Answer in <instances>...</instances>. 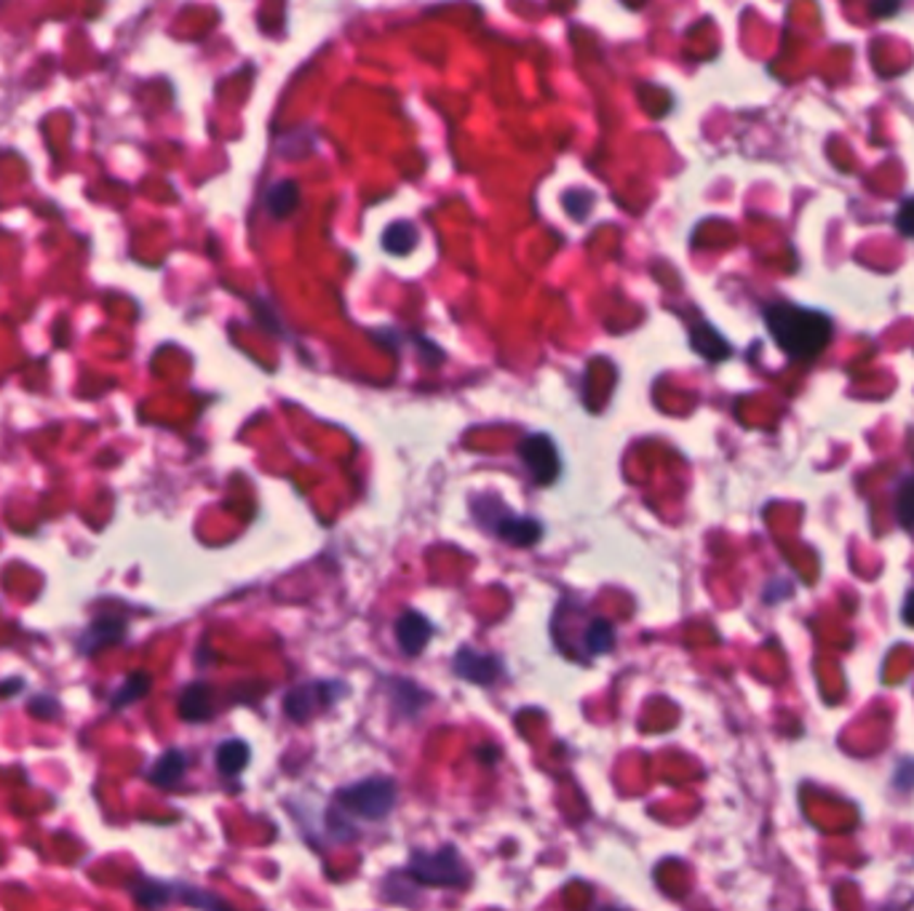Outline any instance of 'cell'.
Here are the masks:
<instances>
[{"instance_id": "6da1fadb", "label": "cell", "mask_w": 914, "mask_h": 911, "mask_svg": "<svg viewBox=\"0 0 914 911\" xmlns=\"http://www.w3.org/2000/svg\"><path fill=\"white\" fill-rule=\"evenodd\" d=\"M764 324L775 345L791 361L819 359L835 332L829 316L795 303H770L764 308Z\"/></svg>"}, {"instance_id": "7a4b0ae2", "label": "cell", "mask_w": 914, "mask_h": 911, "mask_svg": "<svg viewBox=\"0 0 914 911\" xmlns=\"http://www.w3.org/2000/svg\"><path fill=\"white\" fill-rule=\"evenodd\" d=\"M476 518L481 522V527H487L490 533H495L500 540L511 546H535L540 540V524L532 522V518L514 516L503 505V500H498L495 495H479L474 500Z\"/></svg>"}, {"instance_id": "3957f363", "label": "cell", "mask_w": 914, "mask_h": 911, "mask_svg": "<svg viewBox=\"0 0 914 911\" xmlns=\"http://www.w3.org/2000/svg\"><path fill=\"white\" fill-rule=\"evenodd\" d=\"M340 805L345 810L356 812L361 818H372V821H381V818L388 816L394 810L396 803V786L388 778H366V781L356 783V786L343 788L340 792Z\"/></svg>"}, {"instance_id": "277c9868", "label": "cell", "mask_w": 914, "mask_h": 911, "mask_svg": "<svg viewBox=\"0 0 914 911\" xmlns=\"http://www.w3.org/2000/svg\"><path fill=\"white\" fill-rule=\"evenodd\" d=\"M410 874L420 885L458 887L468 882V872L452 847H445L439 852H415L410 861Z\"/></svg>"}, {"instance_id": "5b68a950", "label": "cell", "mask_w": 914, "mask_h": 911, "mask_svg": "<svg viewBox=\"0 0 914 911\" xmlns=\"http://www.w3.org/2000/svg\"><path fill=\"white\" fill-rule=\"evenodd\" d=\"M516 452H519V460L527 465V471H530L535 484L549 487V484H554L556 478H559V471H562L559 452H556V444L551 436H545V434L527 436L525 441L519 444Z\"/></svg>"}, {"instance_id": "8992f818", "label": "cell", "mask_w": 914, "mask_h": 911, "mask_svg": "<svg viewBox=\"0 0 914 911\" xmlns=\"http://www.w3.org/2000/svg\"><path fill=\"white\" fill-rule=\"evenodd\" d=\"M332 688H335V684H302V688L292 690L284 701L286 714H289L295 722H305V719H310L319 711V706L330 703Z\"/></svg>"}, {"instance_id": "52a82bcc", "label": "cell", "mask_w": 914, "mask_h": 911, "mask_svg": "<svg viewBox=\"0 0 914 911\" xmlns=\"http://www.w3.org/2000/svg\"><path fill=\"white\" fill-rule=\"evenodd\" d=\"M434 637V626L425 615L420 613H404L396 623V639H399V647L404 650L407 655H420L425 650V644Z\"/></svg>"}, {"instance_id": "ba28073f", "label": "cell", "mask_w": 914, "mask_h": 911, "mask_svg": "<svg viewBox=\"0 0 914 911\" xmlns=\"http://www.w3.org/2000/svg\"><path fill=\"white\" fill-rule=\"evenodd\" d=\"M458 677L468 679L474 684H490L498 677V660L492 655L474 653V650H460L455 657Z\"/></svg>"}, {"instance_id": "9c48e42d", "label": "cell", "mask_w": 914, "mask_h": 911, "mask_svg": "<svg viewBox=\"0 0 914 911\" xmlns=\"http://www.w3.org/2000/svg\"><path fill=\"white\" fill-rule=\"evenodd\" d=\"M266 206L275 219L295 215V209L300 206V184H297L295 180H281V182L270 184V190L266 195Z\"/></svg>"}, {"instance_id": "30bf717a", "label": "cell", "mask_w": 914, "mask_h": 911, "mask_svg": "<svg viewBox=\"0 0 914 911\" xmlns=\"http://www.w3.org/2000/svg\"><path fill=\"white\" fill-rule=\"evenodd\" d=\"M415 244H417V230H415V224L407 222V219H399V222L385 228L383 249L388 252V255L404 257L415 249Z\"/></svg>"}, {"instance_id": "8fae6325", "label": "cell", "mask_w": 914, "mask_h": 911, "mask_svg": "<svg viewBox=\"0 0 914 911\" xmlns=\"http://www.w3.org/2000/svg\"><path fill=\"white\" fill-rule=\"evenodd\" d=\"M690 345H693V348L709 361H722L730 356V348H728V343H724V337L720 332H715L709 324H698L693 329V334H690Z\"/></svg>"}, {"instance_id": "7c38bea8", "label": "cell", "mask_w": 914, "mask_h": 911, "mask_svg": "<svg viewBox=\"0 0 914 911\" xmlns=\"http://www.w3.org/2000/svg\"><path fill=\"white\" fill-rule=\"evenodd\" d=\"M180 714L188 722H204L211 714V695L206 684H191V688L182 690L180 697Z\"/></svg>"}, {"instance_id": "4fadbf2b", "label": "cell", "mask_w": 914, "mask_h": 911, "mask_svg": "<svg viewBox=\"0 0 914 911\" xmlns=\"http://www.w3.org/2000/svg\"><path fill=\"white\" fill-rule=\"evenodd\" d=\"M185 767H188L185 754L171 748V752L160 754L158 762L153 765L151 781L155 783V786H175V783L185 775Z\"/></svg>"}, {"instance_id": "5bb4252c", "label": "cell", "mask_w": 914, "mask_h": 911, "mask_svg": "<svg viewBox=\"0 0 914 911\" xmlns=\"http://www.w3.org/2000/svg\"><path fill=\"white\" fill-rule=\"evenodd\" d=\"M120 637H124V626H120L118 620L107 618V620L94 623V626L86 631V639H83V644H80V647H83L86 653H96L100 647H107V644L118 642Z\"/></svg>"}, {"instance_id": "9a60e30c", "label": "cell", "mask_w": 914, "mask_h": 911, "mask_svg": "<svg viewBox=\"0 0 914 911\" xmlns=\"http://www.w3.org/2000/svg\"><path fill=\"white\" fill-rule=\"evenodd\" d=\"M249 765V746L244 741H228L217 748V767L226 775H239Z\"/></svg>"}, {"instance_id": "2e32d148", "label": "cell", "mask_w": 914, "mask_h": 911, "mask_svg": "<svg viewBox=\"0 0 914 911\" xmlns=\"http://www.w3.org/2000/svg\"><path fill=\"white\" fill-rule=\"evenodd\" d=\"M585 647L591 655H605L615 647V628L605 618H596L585 628Z\"/></svg>"}, {"instance_id": "e0dca14e", "label": "cell", "mask_w": 914, "mask_h": 911, "mask_svg": "<svg viewBox=\"0 0 914 911\" xmlns=\"http://www.w3.org/2000/svg\"><path fill=\"white\" fill-rule=\"evenodd\" d=\"M896 518L904 529H914V474L901 478L896 489Z\"/></svg>"}, {"instance_id": "ac0fdd59", "label": "cell", "mask_w": 914, "mask_h": 911, "mask_svg": "<svg viewBox=\"0 0 914 911\" xmlns=\"http://www.w3.org/2000/svg\"><path fill=\"white\" fill-rule=\"evenodd\" d=\"M147 690H151V677H145V673H134V677L126 679L124 688L115 690V695H113V701H111V708L129 706V703L140 701V697L145 695Z\"/></svg>"}, {"instance_id": "d6986e66", "label": "cell", "mask_w": 914, "mask_h": 911, "mask_svg": "<svg viewBox=\"0 0 914 911\" xmlns=\"http://www.w3.org/2000/svg\"><path fill=\"white\" fill-rule=\"evenodd\" d=\"M565 206L572 219L583 222V219L589 217L591 206H594V195H591V190H570V193L565 195Z\"/></svg>"}, {"instance_id": "ffe728a7", "label": "cell", "mask_w": 914, "mask_h": 911, "mask_svg": "<svg viewBox=\"0 0 914 911\" xmlns=\"http://www.w3.org/2000/svg\"><path fill=\"white\" fill-rule=\"evenodd\" d=\"M896 228L906 239H914V198H906L896 211Z\"/></svg>"}, {"instance_id": "44dd1931", "label": "cell", "mask_w": 914, "mask_h": 911, "mask_svg": "<svg viewBox=\"0 0 914 911\" xmlns=\"http://www.w3.org/2000/svg\"><path fill=\"white\" fill-rule=\"evenodd\" d=\"M904 620L910 623V626H914V588H912L910 596H906V602H904Z\"/></svg>"}]
</instances>
